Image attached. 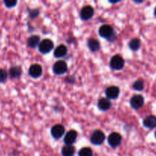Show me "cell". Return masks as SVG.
<instances>
[{
  "instance_id": "obj_8",
  "label": "cell",
  "mask_w": 156,
  "mask_h": 156,
  "mask_svg": "<svg viewBox=\"0 0 156 156\" xmlns=\"http://www.w3.org/2000/svg\"><path fill=\"white\" fill-rule=\"evenodd\" d=\"M93 14H94V10L93 7L90 5H86L81 9L80 18L82 20L87 21L93 16Z\"/></svg>"
},
{
  "instance_id": "obj_20",
  "label": "cell",
  "mask_w": 156,
  "mask_h": 156,
  "mask_svg": "<svg viewBox=\"0 0 156 156\" xmlns=\"http://www.w3.org/2000/svg\"><path fill=\"white\" fill-rule=\"evenodd\" d=\"M128 47L131 49L132 50H138L141 47V41L140 40L138 39V38H134V39H132L131 41L128 43Z\"/></svg>"
},
{
  "instance_id": "obj_26",
  "label": "cell",
  "mask_w": 156,
  "mask_h": 156,
  "mask_svg": "<svg viewBox=\"0 0 156 156\" xmlns=\"http://www.w3.org/2000/svg\"><path fill=\"white\" fill-rule=\"evenodd\" d=\"M154 15H155V17H156V8H155V9H154Z\"/></svg>"
},
{
  "instance_id": "obj_2",
  "label": "cell",
  "mask_w": 156,
  "mask_h": 156,
  "mask_svg": "<svg viewBox=\"0 0 156 156\" xmlns=\"http://www.w3.org/2000/svg\"><path fill=\"white\" fill-rule=\"evenodd\" d=\"M110 67L114 70H120L122 69L125 65V61L123 58L119 55H115L113 56L110 62Z\"/></svg>"
},
{
  "instance_id": "obj_7",
  "label": "cell",
  "mask_w": 156,
  "mask_h": 156,
  "mask_svg": "<svg viewBox=\"0 0 156 156\" xmlns=\"http://www.w3.org/2000/svg\"><path fill=\"white\" fill-rule=\"evenodd\" d=\"M144 105V98L140 94L132 96L130 100V105L135 110L139 109Z\"/></svg>"
},
{
  "instance_id": "obj_12",
  "label": "cell",
  "mask_w": 156,
  "mask_h": 156,
  "mask_svg": "<svg viewBox=\"0 0 156 156\" xmlns=\"http://www.w3.org/2000/svg\"><path fill=\"white\" fill-rule=\"evenodd\" d=\"M119 94V88L116 86H110L106 90V95L108 99H116Z\"/></svg>"
},
{
  "instance_id": "obj_6",
  "label": "cell",
  "mask_w": 156,
  "mask_h": 156,
  "mask_svg": "<svg viewBox=\"0 0 156 156\" xmlns=\"http://www.w3.org/2000/svg\"><path fill=\"white\" fill-rule=\"evenodd\" d=\"M122 136L118 133H112L108 137V143L111 147L116 148L121 144Z\"/></svg>"
},
{
  "instance_id": "obj_4",
  "label": "cell",
  "mask_w": 156,
  "mask_h": 156,
  "mask_svg": "<svg viewBox=\"0 0 156 156\" xmlns=\"http://www.w3.org/2000/svg\"><path fill=\"white\" fill-rule=\"evenodd\" d=\"M104 140H105V135L101 130L94 131L90 137V142L93 145H96V146L102 144Z\"/></svg>"
},
{
  "instance_id": "obj_15",
  "label": "cell",
  "mask_w": 156,
  "mask_h": 156,
  "mask_svg": "<svg viewBox=\"0 0 156 156\" xmlns=\"http://www.w3.org/2000/svg\"><path fill=\"white\" fill-rule=\"evenodd\" d=\"M67 53V47L63 45V44L58 46V47L54 50V55L55 57L57 58L64 57Z\"/></svg>"
},
{
  "instance_id": "obj_25",
  "label": "cell",
  "mask_w": 156,
  "mask_h": 156,
  "mask_svg": "<svg viewBox=\"0 0 156 156\" xmlns=\"http://www.w3.org/2000/svg\"><path fill=\"white\" fill-rule=\"evenodd\" d=\"M38 14H39V11L37 10V9L36 10H33L32 12H30V15L32 18H35V17H36Z\"/></svg>"
},
{
  "instance_id": "obj_9",
  "label": "cell",
  "mask_w": 156,
  "mask_h": 156,
  "mask_svg": "<svg viewBox=\"0 0 156 156\" xmlns=\"http://www.w3.org/2000/svg\"><path fill=\"white\" fill-rule=\"evenodd\" d=\"M28 74L30 75L31 77L34 78V79L39 78L42 75V67L39 64L32 65L29 68Z\"/></svg>"
},
{
  "instance_id": "obj_19",
  "label": "cell",
  "mask_w": 156,
  "mask_h": 156,
  "mask_svg": "<svg viewBox=\"0 0 156 156\" xmlns=\"http://www.w3.org/2000/svg\"><path fill=\"white\" fill-rule=\"evenodd\" d=\"M61 153H62L63 156H73L75 153V148L73 146L66 145L65 146L62 148Z\"/></svg>"
},
{
  "instance_id": "obj_10",
  "label": "cell",
  "mask_w": 156,
  "mask_h": 156,
  "mask_svg": "<svg viewBox=\"0 0 156 156\" xmlns=\"http://www.w3.org/2000/svg\"><path fill=\"white\" fill-rule=\"evenodd\" d=\"M64 132H65V129H64V126L61 124L54 125L50 130V133L54 139H60L61 137H62L64 134Z\"/></svg>"
},
{
  "instance_id": "obj_16",
  "label": "cell",
  "mask_w": 156,
  "mask_h": 156,
  "mask_svg": "<svg viewBox=\"0 0 156 156\" xmlns=\"http://www.w3.org/2000/svg\"><path fill=\"white\" fill-rule=\"evenodd\" d=\"M87 46H88V48L90 49L92 52L98 51V50H99V48H100L99 42L96 39H94V38H91V39L88 40Z\"/></svg>"
},
{
  "instance_id": "obj_17",
  "label": "cell",
  "mask_w": 156,
  "mask_h": 156,
  "mask_svg": "<svg viewBox=\"0 0 156 156\" xmlns=\"http://www.w3.org/2000/svg\"><path fill=\"white\" fill-rule=\"evenodd\" d=\"M9 76L12 79H16L21 76L22 73V69L20 66H12L9 69Z\"/></svg>"
},
{
  "instance_id": "obj_24",
  "label": "cell",
  "mask_w": 156,
  "mask_h": 156,
  "mask_svg": "<svg viewBox=\"0 0 156 156\" xmlns=\"http://www.w3.org/2000/svg\"><path fill=\"white\" fill-rule=\"evenodd\" d=\"M4 4L7 8H13L17 4V1H15V0H6V1H4Z\"/></svg>"
},
{
  "instance_id": "obj_23",
  "label": "cell",
  "mask_w": 156,
  "mask_h": 156,
  "mask_svg": "<svg viewBox=\"0 0 156 156\" xmlns=\"http://www.w3.org/2000/svg\"><path fill=\"white\" fill-rule=\"evenodd\" d=\"M8 78V73L5 69H0V83H2L6 81Z\"/></svg>"
},
{
  "instance_id": "obj_11",
  "label": "cell",
  "mask_w": 156,
  "mask_h": 156,
  "mask_svg": "<svg viewBox=\"0 0 156 156\" xmlns=\"http://www.w3.org/2000/svg\"><path fill=\"white\" fill-rule=\"evenodd\" d=\"M77 137V133L75 130H70L66 133L64 142L67 146H72L75 143Z\"/></svg>"
},
{
  "instance_id": "obj_21",
  "label": "cell",
  "mask_w": 156,
  "mask_h": 156,
  "mask_svg": "<svg viewBox=\"0 0 156 156\" xmlns=\"http://www.w3.org/2000/svg\"><path fill=\"white\" fill-rule=\"evenodd\" d=\"M79 156H93V150L89 147L81 149L78 153Z\"/></svg>"
},
{
  "instance_id": "obj_18",
  "label": "cell",
  "mask_w": 156,
  "mask_h": 156,
  "mask_svg": "<svg viewBox=\"0 0 156 156\" xmlns=\"http://www.w3.org/2000/svg\"><path fill=\"white\" fill-rule=\"evenodd\" d=\"M40 43H41V40H40V37L38 35H33L28 39V46L31 48H35L37 46L39 45Z\"/></svg>"
},
{
  "instance_id": "obj_27",
  "label": "cell",
  "mask_w": 156,
  "mask_h": 156,
  "mask_svg": "<svg viewBox=\"0 0 156 156\" xmlns=\"http://www.w3.org/2000/svg\"><path fill=\"white\" fill-rule=\"evenodd\" d=\"M155 137H156V132H155Z\"/></svg>"
},
{
  "instance_id": "obj_22",
  "label": "cell",
  "mask_w": 156,
  "mask_h": 156,
  "mask_svg": "<svg viewBox=\"0 0 156 156\" xmlns=\"http://www.w3.org/2000/svg\"><path fill=\"white\" fill-rule=\"evenodd\" d=\"M132 87L136 91H142L144 88V82L141 79H139L133 83Z\"/></svg>"
},
{
  "instance_id": "obj_5",
  "label": "cell",
  "mask_w": 156,
  "mask_h": 156,
  "mask_svg": "<svg viewBox=\"0 0 156 156\" xmlns=\"http://www.w3.org/2000/svg\"><path fill=\"white\" fill-rule=\"evenodd\" d=\"M67 70V65L66 62L63 60L58 61L53 66V72L56 75H62Z\"/></svg>"
},
{
  "instance_id": "obj_1",
  "label": "cell",
  "mask_w": 156,
  "mask_h": 156,
  "mask_svg": "<svg viewBox=\"0 0 156 156\" xmlns=\"http://www.w3.org/2000/svg\"><path fill=\"white\" fill-rule=\"evenodd\" d=\"M99 34L102 37L106 38L108 41H113L116 39V37H114L115 33L113 27L109 24H104L101 26L99 29Z\"/></svg>"
},
{
  "instance_id": "obj_3",
  "label": "cell",
  "mask_w": 156,
  "mask_h": 156,
  "mask_svg": "<svg viewBox=\"0 0 156 156\" xmlns=\"http://www.w3.org/2000/svg\"><path fill=\"white\" fill-rule=\"evenodd\" d=\"M38 48H39V51L41 53H49L54 48V43L50 39H44L41 41V43L38 45Z\"/></svg>"
},
{
  "instance_id": "obj_14",
  "label": "cell",
  "mask_w": 156,
  "mask_h": 156,
  "mask_svg": "<svg viewBox=\"0 0 156 156\" xmlns=\"http://www.w3.org/2000/svg\"><path fill=\"white\" fill-rule=\"evenodd\" d=\"M143 125L148 129H153L156 127V117L155 116H148L143 120Z\"/></svg>"
},
{
  "instance_id": "obj_13",
  "label": "cell",
  "mask_w": 156,
  "mask_h": 156,
  "mask_svg": "<svg viewBox=\"0 0 156 156\" xmlns=\"http://www.w3.org/2000/svg\"><path fill=\"white\" fill-rule=\"evenodd\" d=\"M97 105L99 110L102 111H106L111 108V101L110 99L106 98H102L99 99Z\"/></svg>"
}]
</instances>
